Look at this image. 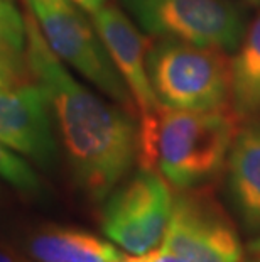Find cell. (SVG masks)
Listing matches in <instances>:
<instances>
[{"instance_id": "obj_7", "label": "cell", "mask_w": 260, "mask_h": 262, "mask_svg": "<svg viewBox=\"0 0 260 262\" xmlns=\"http://www.w3.org/2000/svg\"><path fill=\"white\" fill-rule=\"evenodd\" d=\"M160 247L187 262H242L243 247L233 222L206 191L174 198Z\"/></svg>"}, {"instance_id": "obj_16", "label": "cell", "mask_w": 260, "mask_h": 262, "mask_svg": "<svg viewBox=\"0 0 260 262\" xmlns=\"http://www.w3.org/2000/svg\"><path fill=\"white\" fill-rule=\"evenodd\" d=\"M129 262H187L186 259H182L181 255H176L173 252L166 249H154L151 252L142 254V255H134V257H127Z\"/></svg>"}, {"instance_id": "obj_13", "label": "cell", "mask_w": 260, "mask_h": 262, "mask_svg": "<svg viewBox=\"0 0 260 262\" xmlns=\"http://www.w3.org/2000/svg\"><path fill=\"white\" fill-rule=\"evenodd\" d=\"M26 15L14 0H0V56L26 58Z\"/></svg>"}, {"instance_id": "obj_17", "label": "cell", "mask_w": 260, "mask_h": 262, "mask_svg": "<svg viewBox=\"0 0 260 262\" xmlns=\"http://www.w3.org/2000/svg\"><path fill=\"white\" fill-rule=\"evenodd\" d=\"M71 2H73L78 9H81L83 12H86L90 15L98 12L102 7L107 5V0H71Z\"/></svg>"}, {"instance_id": "obj_22", "label": "cell", "mask_w": 260, "mask_h": 262, "mask_svg": "<svg viewBox=\"0 0 260 262\" xmlns=\"http://www.w3.org/2000/svg\"><path fill=\"white\" fill-rule=\"evenodd\" d=\"M248 262H258V260H248Z\"/></svg>"}, {"instance_id": "obj_11", "label": "cell", "mask_w": 260, "mask_h": 262, "mask_svg": "<svg viewBox=\"0 0 260 262\" xmlns=\"http://www.w3.org/2000/svg\"><path fill=\"white\" fill-rule=\"evenodd\" d=\"M29 255L37 262H113L125 255L112 242L90 232L51 225L29 238Z\"/></svg>"}, {"instance_id": "obj_19", "label": "cell", "mask_w": 260, "mask_h": 262, "mask_svg": "<svg viewBox=\"0 0 260 262\" xmlns=\"http://www.w3.org/2000/svg\"><path fill=\"white\" fill-rule=\"evenodd\" d=\"M250 250H252L253 254L257 255V257H258V262H260V238H257L255 242H252V245H250Z\"/></svg>"}, {"instance_id": "obj_3", "label": "cell", "mask_w": 260, "mask_h": 262, "mask_svg": "<svg viewBox=\"0 0 260 262\" xmlns=\"http://www.w3.org/2000/svg\"><path fill=\"white\" fill-rule=\"evenodd\" d=\"M147 68L166 107L213 110L230 103V59L221 49L160 39L149 49Z\"/></svg>"}, {"instance_id": "obj_6", "label": "cell", "mask_w": 260, "mask_h": 262, "mask_svg": "<svg viewBox=\"0 0 260 262\" xmlns=\"http://www.w3.org/2000/svg\"><path fill=\"white\" fill-rule=\"evenodd\" d=\"M174 196L157 171L142 169L129 183L108 194L102 228L127 252L142 255L162 244L173 215Z\"/></svg>"}, {"instance_id": "obj_12", "label": "cell", "mask_w": 260, "mask_h": 262, "mask_svg": "<svg viewBox=\"0 0 260 262\" xmlns=\"http://www.w3.org/2000/svg\"><path fill=\"white\" fill-rule=\"evenodd\" d=\"M230 100L242 117L260 112V14L250 22L230 59Z\"/></svg>"}, {"instance_id": "obj_10", "label": "cell", "mask_w": 260, "mask_h": 262, "mask_svg": "<svg viewBox=\"0 0 260 262\" xmlns=\"http://www.w3.org/2000/svg\"><path fill=\"white\" fill-rule=\"evenodd\" d=\"M228 183L243 225L260 230V124L242 127L228 156Z\"/></svg>"}, {"instance_id": "obj_9", "label": "cell", "mask_w": 260, "mask_h": 262, "mask_svg": "<svg viewBox=\"0 0 260 262\" xmlns=\"http://www.w3.org/2000/svg\"><path fill=\"white\" fill-rule=\"evenodd\" d=\"M49 107L37 81L0 90V142L42 168H51L58 152Z\"/></svg>"}, {"instance_id": "obj_1", "label": "cell", "mask_w": 260, "mask_h": 262, "mask_svg": "<svg viewBox=\"0 0 260 262\" xmlns=\"http://www.w3.org/2000/svg\"><path fill=\"white\" fill-rule=\"evenodd\" d=\"M26 59L56 114L66 154L78 186L103 202L139 158L134 114L105 102L64 68L37 26L26 15Z\"/></svg>"}, {"instance_id": "obj_4", "label": "cell", "mask_w": 260, "mask_h": 262, "mask_svg": "<svg viewBox=\"0 0 260 262\" xmlns=\"http://www.w3.org/2000/svg\"><path fill=\"white\" fill-rule=\"evenodd\" d=\"M31 14L39 26L53 53L135 115V103L129 88L108 56L95 26L71 0H27Z\"/></svg>"}, {"instance_id": "obj_8", "label": "cell", "mask_w": 260, "mask_h": 262, "mask_svg": "<svg viewBox=\"0 0 260 262\" xmlns=\"http://www.w3.org/2000/svg\"><path fill=\"white\" fill-rule=\"evenodd\" d=\"M91 24L134 98L137 114L140 115L139 127L151 125L164 107L154 90L147 68L151 41L113 4H107L93 14Z\"/></svg>"}, {"instance_id": "obj_14", "label": "cell", "mask_w": 260, "mask_h": 262, "mask_svg": "<svg viewBox=\"0 0 260 262\" xmlns=\"http://www.w3.org/2000/svg\"><path fill=\"white\" fill-rule=\"evenodd\" d=\"M0 180L24 194H39L42 185L37 172L20 156L0 142Z\"/></svg>"}, {"instance_id": "obj_2", "label": "cell", "mask_w": 260, "mask_h": 262, "mask_svg": "<svg viewBox=\"0 0 260 262\" xmlns=\"http://www.w3.org/2000/svg\"><path fill=\"white\" fill-rule=\"evenodd\" d=\"M242 119L230 103L213 110L164 105L151 125L139 127L137 161L142 169H157L176 188L200 186L217 176L228 161Z\"/></svg>"}, {"instance_id": "obj_18", "label": "cell", "mask_w": 260, "mask_h": 262, "mask_svg": "<svg viewBox=\"0 0 260 262\" xmlns=\"http://www.w3.org/2000/svg\"><path fill=\"white\" fill-rule=\"evenodd\" d=\"M0 262H26V260H20L17 257H14V255H10L7 252H4V250H0Z\"/></svg>"}, {"instance_id": "obj_5", "label": "cell", "mask_w": 260, "mask_h": 262, "mask_svg": "<svg viewBox=\"0 0 260 262\" xmlns=\"http://www.w3.org/2000/svg\"><path fill=\"white\" fill-rule=\"evenodd\" d=\"M140 29L159 39L237 51L245 34L242 10L228 0H120Z\"/></svg>"}, {"instance_id": "obj_15", "label": "cell", "mask_w": 260, "mask_h": 262, "mask_svg": "<svg viewBox=\"0 0 260 262\" xmlns=\"http://www.w3.org/2000/svg\"><path fill=\"white\" fill-rule=\"evenodd\" d=\"M31 70L26 58L0 56V90H9L29 83Z\"/></svg>"}, {"instance_id": "obj_21", "label": "cell", "mask_w": 260, "mask_h": 262, "mask_svg": "<svg viewBox=\"0 0 260 262\" xmlns=\"http://www.w3.org/2000/svg\"><path fill=\"white\" fill-rule=\"evenodd\" d=\"M113 262H129V260H127V257H125V259H122V260H113Z\"/></svg>"}, {"instance_id": "obj_20", "label": "cell", "mask_w": 260, "mask_h": 262, "mask_svg": "<svg viewBox=\"0 0 260 262\" xmlns=\"http://www.w3.org/2000/svg\"><path fill=\"white\" fill-rule=\"evenodd\" d=\"M248 2H252V4H260V0H248Z\"/></svg>"}]
</instances>
